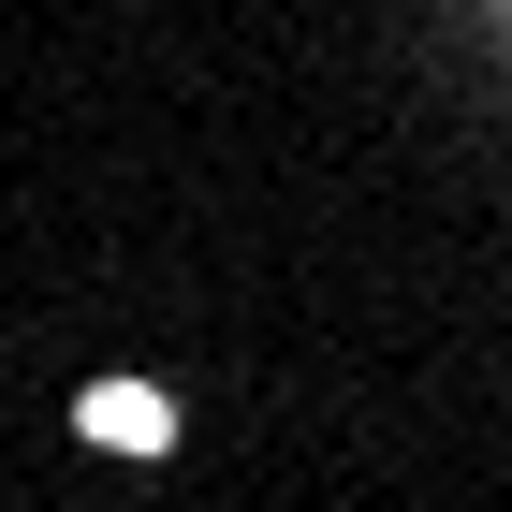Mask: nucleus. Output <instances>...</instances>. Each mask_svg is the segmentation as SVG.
Segmentation results:
<instances>
[{
	"instance_id": "1",
	"label": "nucleus",
	"mask_w": 512,
	"mask_h": 512,
	"mask_svg": "<svg viewBox=\"0 0 512 512\" xmlns=\"http://www.w3.org/2000/svg\"><path fill=\"white\" fill-rule=\"evenodd\" d=\"M74 425L103 439V454H161V439H176V395H147V381H88Z\"/></svg>"
}]
</instances>
